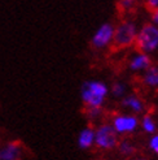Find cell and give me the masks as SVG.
Here are the masks:
<instances>
[{
	"label": "cell",
	"mask_w": 158,
	"mask_h": 160,
	"mask_svg": "<svg viewBox=\"0 0 158 160\" xmlns=\"http://www.w3.org/2000/svg\"><path fill=\"white\" fill-rule=\"evenodd\" d=\"M78 147L81 150H90L95 146V126L93 125H87L79 132L78 138H77Z\"/></svg>",
	"instance_id": "30bf717a"
},
{
	"label": "cell",
	"mask_w": 158,
	"mask_h": 160,
	"mask_svg": "<svg viewBox=\"0 0 158 160\" xmlns=\"http://www.w3.org/2000/svg\"><path fill=\"white\" fill-rule=\"evenodd\" d=\"M141 83L148 89H158V64H152L141 73Z\"/></svg>",
	"instance_id": "8fae6325"
},
{
	"label": "cell",
	"mask_w": 158,
	"mask_h": 160,
	"mask_svg": "<svg viewBox=\"0 0 158 160\" xmlns=\"http://www.w3.org/2000/svg\"><path fill=\"white\" fill-rule=\"evenodd\" d=\"M127 90H128V86L123 81H115L112 83V86H109V94L115 99H122L127 94Z\"/></svg>",
	"instance_id": "5bb4252c"
},
{
	"label": "cell",
	"mask_w": 158,
	"mask_h": 160,
	"mask_svg": "<svg viewBox=\"0 0 158 160\" xmlns=\"http://www.w3.org/2000/svg\"><path fill=\"white\" fill-rule=\"evenodd\" d=\"M144 3L149 11H153L156 8H158V0H144Z\"/></svg>",
	"instance_id": "ac0fdd59"
},
{
	"label": "cell",
	"mask_w": 158,
	"mask_h": 160,
	"mask_svg": "<svg viewBox=\"0 0 158 160\" xmlns=\"http://www.w3.org/2000/svg\"><path fill=\"white\" fill-rule=\"evenodd\" d=\"M137 5V0H118L117 2V9L119 13L126 14L130 13L136 8Z\"/></svg>",
	"instance_id": "2e32d148"
},
{
	"label": "cell",
	"mask_w": 158,
	"mask_h": 160,
	"mask_svg": "<svg viewBox=\"0 0 158 160\" xmlns=\"http://www.w3.org/2000/svg\"><path fill=\"white\" fill-rule=\"evenodd\" d=\"M139 129H141L145 134H149V135L157 133V122L153 118V116L149 113H144L141 116L139 122Z\"/></svg>",
	"instance_id": "7c38bea8"
},
{
	"label": "cell",
	"mask_w": 158,
	"mask_h": 160,
	"mask_svg": "<svg viewBox=\"0 0 158 160\" xmlns=\"http://www.w3.org/2000/svg\"><path fill=\"white\" fill-rule=\"evenodd\" d=\"M137 25L133 20H122L114 28V37L112 46L115 50H126L135 46L136 34H137Z\"/></svg>",
	"instance_id": "7a4b0ae2"
},
{
	"label": "cell",
	"mask_w": 158,
	"mask_h": 160,
	"mask_svg": "<svg viewBox=\"0 0 158 160\" xmlns=\"http://www.w3.org/2000/svg\"><path fill=\"white\" fill-rule=\"evenodd\" d=\"M135 47L137 51L145 52L148 55L158 51V26L152 22L141 25L137 30Z\"/></svg>",
	"instance_id": "3957f363"
},
{
	"label": "cell",
	"mask_w": 158,
	"mask_h": 160,
	"mask_svg": "<svg viewBox=\"0 0 158 160\" xmlns=\"http://www.w3.org/2000/svg\"><path fill=\"white\" fill-rule=\"evenodd\" d=\"M109 122L113 125L115 132L121 137H127L139 129L140 118L137 115L130 113V112H121V113L113 115Z\"/></svg>",
	"instance_id": "5b68a950"
},
{
	"label": "cell",
	"mask_w": 158,
	"mask_h": 160,
	"mask_svg": "<svg viewBox=\"0 0 158 160\" xmlns=\"http://www.w3.org/2000/svg\"><path fill=\"white\" fill-rule=\"evenodd\" d=\"M151 22L154 23L156 26H158V8L151 11Z\"/></svg>",
	"instance_id": "d6986e66"
},
{
	"label": "cell",
	"mask_w": 158,
	"mask_h": 160,
	"mask_svg": "<svg viewBox=\"0 0 158 160\" xmlns=\"http://www.w3.org/2000/svg\"><path fill=\"white\" fill-rule=\"evenodd\" d=\"M121 135L110 122H101L95 126V146L101 151H113L117 148Z\"/></svg>",
	"instance_id": "277c9868"
},
{
	"label": "cell",
	"mask_w": 158,
	"mask_h": 160,
	"mask_svg": "<svg viewBox=\"0 0 158 160\" xmlns=\"http://www.w3.org/2000/svg\"><path fill=\"white\" fill-rule=\"evenodd\" d=\"M109 86L100 79H87L81 86V100L84 107H104Z\"/></svg>",
	"instance_id": "6da1fadb"
},
{
	"label": "cell",
	"mask_w": 158,
	"mask_h": 160,
	"mask_svg": "<svg viewBox=\"0 0 158 160\" xmlns=\"http://www.w3.org/2000/svg\"><path fill=\"white\" fill-rule=\"evenodd\" d=\"M148 147L153 154L158 155V132L152 134L148 139Z\"/></svg>",
	"instance_id": "e0dca14e"
},
{
	"label": "cell",
	"mask_w": 158,
	"mask_h": 160,
	"mask_svg": "<svg viewBox=\"0 0 158 160\" xmlns=\"http://www.w3.org/2000/svg\"><path fill=\"white\" fill-rule=\"evenodd\" d=\"M117 150L122 156L131 158V156H133V154H135L136 146L133 145V142L131 139H128L126 137V138L119 139V142H118V145H117Z\"/></svg>",
	"instance_id": "4fadbf2b"
},
{
	"label": "cell",
	"mask_w": 158,
	"mask_h": 160,
	"mask_svg": "<svg viewBox=\"0 0 158 160\" xmlns=\"http://www.w3.org/2000/svg\"><path fill=\"white\" fill-rule=\"evenodd\" d=\"M130 160H148L146 158H143V156H136V158H132Z\"/></svg>",
	"instance_id": "ffe728a7"
},
{
	"label": "cell",
	"mask_w": 158,
	"mask_h": 160,
	"mask_svg": "<svg viewBox=\"0 0 158 160\" xmlns=\"http://www.w3.org/2000/svg\"><path fill=\"white\" fill-rule=\"evenodd\" d=\"M114 25L112 22H104L96 29L91 38V46L95 50H106L112 46L114 37Z\"/></svg>",
	"instance_id": "8992f818"
},
{
	"label": "cell",
	"mask_w": 158,
	"mask_h": 160,
	"mask_svg": "<svg viewBox=\"0 0 158 160\" xmlns=\"http://www.w3.org/2000/svg\"><path fill=\"white\" fill-rule=\"evenodd\" d=\"M152 64H153V61H152L151 55L141 52V51H136L130 56L128 62H127V68L132 73H143Z\"/></svg>",
	"instance_id": "52a82bcc"
},
{
	"label": "cell",
	"mask_w": 158,
	"mask_h": 160,
	"mask_svg": "<svg viewBox=\"0 0 158 160\" xmlns=\"http://www.w3.org/2000/svg\"><path fill=\"white\" fill-rule=\"evenodd\" d=\"M23 146L18 141H9L0 147V160H21Z\"/></svg>",
	"instance_id": "9c48e42d"
},
{
	"label": "cell",
	"mask_w": 158,
	"mask_h": 160,
	"mask_svg": "<svg viewBox=\"0 0 158 160\" xmlns=\"http://www.w3.org/2000/svg\"><path fill=\"white\" fill-rule=\"evenodd\" d=\"M121 100V108L133 115H143L145 112V103L137 94H126Z\"/></svg>",
	"instance_id": "ba28073f"
},
{
	"label": "cell",
	"mask_w": 158,
	"mask_h": 160,
	"mask_svg": "<svg viewBox=\"0 0 158 160\" xmlns=\"http://www.w3.org/2000/svg\"><path fill=\"white\" fill-rule=\"evenodd\" d=\"M84 116L88 121L96 122L104 116V108L102 107H84Z\"/></svg>",
	"instance_id": "9a60e30c"
}]
</instances>
